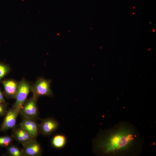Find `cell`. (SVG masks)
Listing matches in <instances>:
<instances>
[{"mask_svg": "<svg viewBox=\"0 0 156 156\" xmlns=\"http://www.w3.org/2000/svg\"><path fill=\"white\" fill-rule=\"evenodd\" d=\"M10 70L8 66L0 62V80L8 74Z\"/></svg>", "mask_w": 156, "mask_h": 156, "instance_id": "5bb4252c", "label": "cell"}, {"mask_svg": "<svg viewBox=\"0 0 156 156\" xmlns=\"http://www.w3.org/2000/svg\"><path fill=\"white\" fill-rule=\"evenodd\" d=\"M8 153L12 156H22L24 155L22 150H20L18 147L14 145H10L8 146Z\"/></svg>", "mask_w": 156, "mask_h": 156, "instance_id": "7c38bea8", "label": "cell"}, {"mask_svg": "<svg viewBox=\"0 0 156 156\" xmlns=\"http://www.w3.org/2000/svg\"><path fill=\"white\" fill-rule=\"evenodd\" d=\"M19 112V111L13 107L9 109L6 114L1 127L0 131H5L14 127L16 118Z\"/></svg>", "mask_w": 156, "mask_h": 156, "instance_id": "5b68a950", "label": "cell"}, {"mask_svg": "<svg viewBox=\"0 0 156 156\" xmlns=\"http://www.w3.org/2000/svg\"><path fill=\"white\" fill-rule=\"evenodd\" d=\"M66 141L65 136L62 134H58L53 138L51 140V144L55 148H60L65 146Z\"/></svg>", "mask_w": 156, "mask_h": 156, "instance_id": "8fae6325", "label": "cell"}, {"mask_svg": "<svg viewBox=\"0 0 156 156\" xmlns=\"http://www.w3.org/2000/svg\"><path fill=\"white\" fill-rule=\"evenodd\" d=\"M0 103L6 105V103L5 100L3 95L0 90Z\"/></svg>", "mask_w": 156, "mask_h": 156, "instance_id": "2e32d148", "label": "cell"}, {"mask_svg": "<svg viewBox=\"0 0 156 156\" xmlns=\"http://www.w3.org/2000/svg\"><path fill=\"white\" fill-rule=\"evenodd\" d=\"M6 105L0 103V117L4 115L6 113Z\"/></svg>", "mask_w": 156, "mask_h": 156, "instance_id": "9a60e30c", "label": "cell"}, {"mask_svg": "<svg viewBox=\"0 0 156 156\" xmlns=\"http://www.w3.org/2000/svg\"><path fill=\"white\" fill-rule=\"evenodd\" d=\"M51 80L43 78H39L31 86V91L33 93V96L37 99L41 96H52L53 93L51 87Z\"/></svg>", "mask_w": 156, "mask_h": 156, "instance_id": "7a4b0ae2", "label": "cell"}, {"mask_svg": "<svg viewBox=\"0 0 156 156\" xmlns=\"http://www.w3.org/2000/svg\"><path fill=\"white\" fill-rule=\"evenodd\" d=\"M37 99L32 96L26 101L20 110L19 114L23 117L34 119L37 116L38 110L36 104Z\"/></svg>", "mask_w": 156, "mask_h": 156, "instance_id": "277c9868", "label": "cell"}, {"mask_svg": "<svg viewBox=\"0 0 156 156\" xmlns=\"http://www.w3.org/2000/svg\"><path fill=\"white\" fill-rule=\"evenodd\" d=\"M94 153L105 156L138 155L142 146L140 135L131 124L122 122L101 131L93 141Z\"/></svg>", "mask_w": 156, "mask_h": 156, "instance_id": "6da1fadb", "label": "cell"}, {"mask_svg": "<svg viewBox=\"0 0 156 156\" xmlns=\"http://www.w3.org/2000/svg\"><path fill=\"white\" fill-rule=\"evenodd\" d=\"M31 86L29 83L24 79L19 82L18 89L15 97L16 101L13 108L20 111L31 91Z\"/></svg>", "mask_w": 156, "mask_h": 156, "instance_id": "3957f363", "label": "cell"}, {"mask_svg": "<svg viewBox=\"0 0 156 156\" xmlns=\"http://www.w3.org/2000/svg\"><path fill=\"white\" fill-rule=\"evenodd\" d=\"M22 150L24 155L37 156L40 155L41 152L40 146L35 139L22 144Z\"/></svg>", "mask_w": 156, "mask_h": 156, "instance_id": "ba28073f", "label": "cell"}, {"mask_svg": "<svg viewBox=\"0 0 156 156\" xmlns=\"http://www.w3.org/2000/svg\"><path fill=\"white\" fill-rule=\"evenodd\" d=\"M13 139L12 136H5L0 137V146L8 147L12 141Z\"/></svg>", "mask_w": 156, "mask_h": 156, "instance_id": "4fadbf2b", "label": "cell"}, {"mask_svg": "<svg viewBox=\"0 0 156 156\" xmlns=\"http://www.w3.org/2000/svg\"><path fill=\"white\" fill-rule=\"evenodd\" d=\"M19 126L26 131L34 138L35 139L39 132L38 125L33 119L27 117H23Z\"/></svg>", "mask_w": 156, "mask_h": 156, "instance_id": "52a82bcc", "label": "cell"}, {"mask_svg": "<svg viewBox=\"0 0 156 156\" xmlns=\"http://www.w3.org/2000/svg\"><path fill=\"white\" fill-rule=\"evenodd\" d=\"M12 137L22 144L35 139L33 138L26 131L20 126L14 129Z\"/></svg>", "mask_w": 156, "mask_h": 156, "instance_id": "30bf717a", "label": "cell"}, {"mask_svg": "<svg viewBox=\"0 0 156 156\" xmlns=\"http://www.w3.org/2000/svg\"><path fill=\"white\" fill-rule=\"evenodd\" d=\"M2 83L5 96L8 98H15L19 82L13 80L9 79L3 81Z\"/></svg>", "mask_w": 156, "mask_h": 156, "instance_id": "9c48e42d", "label": "cell"}, {"mask_svg": "<svg viewBox=\"0 0 156 156\" xmlns=\"http://www.w3.org/2000/svg\"><path fill=\"white\" fill-rule=\"evenodd\" d=\"M58 126L57 120L52 118H46L38 125L39 132L44 135H47L55 131Z\"/></svg>", "mask_w": 156, "mask_h": 156, "instance_id": "8992f818", "label": "cell"}]
</instances>
